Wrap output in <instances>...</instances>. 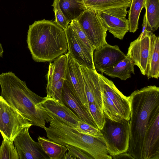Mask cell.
Wrapping results in <instances>:
<instances>
[{
  "instance_id": "6da1fadb",
  "label": "cell",
  "mask_w": 159,
  "mask_h": 159,
  "mask_svg": "<svg viewBox=\"0 0 159 159\" xmlns=\"http://www.w3.org/2000/svg\"><path fill=\"white\" fill-rule=\"evenodd\" d=\"M129 96L131 114L128 151L134 159H143L147 133L159 113V88L155 85L147 86L135 90Z\"/></svg>"
},
{
  "instance_id": "7a4b0ae2",
  "label": "cell",
  "mask_w": 159,
  "mask_h": 159,
  "mask_svg": "<svg viewBox=\"0 0 159 159\" xmlns=\"http://www.w3.org/2000/svg\"><path fill=\"white\" fill-rule=\"evenodd\" d=\"M1 96L11 106L30 122L32 125L43 128L52 117L41 107L45 97L34 93L12 71L0 74Z\"/></svg>"
},
{
  "instance_id": "3957f363",
  "label": "cell",
  "mask_w": 159,
  "mask_h": 159,
  "mask_svg": "<svg viewBox=\"0 0 159 159\" xmlns=\"http://www.w3.org/2000/svg\"><path fill=\"white\" fill-rule=\"evenodd\" d=\"M27 43L33 59L39 62H51L68 49L65 30L54 21H35L29 25Z\"/></svg>"
},
{
  "instance_id": "277c9868",
  "label": "cell",
  "mask_w": 159,
  "mask_h": 159,
  "mask_svg": "<svg viewBox=\"0 0 159 159\" xmlns=\"http://www.w3.org/2000/svg\"><path fill=\"white\" fill-rule=\"evenodd\" d=\"M49 126L44 129L48 139L65 146L71 145L85 152L94 159H111L104 141L81 133L75 129L60 121L50 115Z\"/></svg>"
},
{
  "instance_id": "5b68a950",
  "label": "cell",
  "mask_w": 159,
  "mask_h": 159,
  "mask_svg": "<svg viewBox=\"0 0 159 159\" xmlns=\"http://www.w3.org/2000/svg\"><path fill=\"white\" fill-rule=\"evenodd\" d=\"M105 121L100 130L107 152L113 156L128 150L129 138V122L122 119L116 121L105 117Z\"/></svg>"
},
{
  "instance_id": "8992f818",
  "label": "cell",
  "mask_w": 159,
  "mask_h": 159,
  "mask_svg": "<svg viewBox=\"0 0 159 159\" xmlns=\"http://www.w3.org/2000/svg\"><path fill=\"white\" fill-rule=\"evenodd\" d=\"M32 125L29 120L0 96V132L3 139L14 142L24 128Z\"/></svg>"
},
{
  "instance_id": "52a82bcc",
  "label": "cell",
  "mask_w": 159,
  "mask_h": 159,
  "mask_svg": "<svg viewBox=\"0 0 159 159\" xmlns=\"http://www.w3.org/2000/svg\"><path fill=\"white\" fill-rule=\"evenodd\" d=\"M94 50L107 43V30L95 11L86 9L76 19Z\"/></svg>"
},
{
  "instance_id": "ba28073f",
  "label": "cell",
  "mask_w": 159,
  "mask_h": 159,
  "mask_svg": "<svg viewBox=\"0 0 159 159\" xmlns=\"http://www.w3.org/2000/svg\"><path fill=\"white\" fill-rule=\"evenodd\" d=\"M66 54L67 61L65 80L67 81L74 95L81 104L91 115L85 93L84 81L80 65L69 53L68 52Z\"/></svg>"
},
{
  "instance_id": "9c48e42d",
  "label": "cell",
  "mask_w": 159,
  "mask_h": 159,
  "mask_svg": "<svg viewBox=\"0 0 159 159\" xmlns=\"http://www.w3.org/2000/svg\"><path fill=\"white\" fill-rule=\"evenodd\" d=\"M102 91L116 106L122 118L129 120L131 114L129 96L126 97L120 92L114 83L104 76L102 73H98Z\"/></svg>"
},
{
  "instance_id": "30bf717a",
  "label": "cell",
  "mask_w": 159,
  "mask_h": 159,
  "mask_svg": "<svg viewBox=\"0 0 159 159\" xmlns=\"http://www.w3.org/2000/svg\"><path fill=\"white\" fill-rule=\"evenodd\" d=\"M65 31L68 52L80 65L95 70L93 59V52L82 42L70 25Z\"/></svg>"
},
{
  "instance_id": "8fae6325",
  "label": "cell",
  "mask_w": 159,
  "mask_h": 159,
  "mask_svg": "<svg viewBox=\"0 0 159 159\" xmlns=\"http://www.w3.org/2000/svg\"><path fill=\"white\" fill-rule=\"evenodd\" d=\"M24 128L14 140L20 159H48L38 142L34 141L30 136L29 129Z\"/></svg>"
},
{
  "instance_id": "7c38bea8",
  "label": "cell",
  "mask_w": 159,
  "mask_h": 159,
  "mask_svg": "<svg viewBox=\"0 0 159 159\" xmlns=\"http://www.w3.org/2000/svg\"><path fill=\"white\" fill-rule=\"evenodd\" d=\"M151 33L148 31L145 35L139 36L137 39L131 42L126 55L134 66H138L142 74L144 75L146 72Z\"/></svg>"
},
{
  "instance_id": "4fadbf2b",
  "label": "cell",
  "mask_w": 159,
  "mask_h": 159,
  "mask_svg": "<svg viewBox=\"0 0 159 159\" xmlns=\"http://www.w3.org/2000/svg\"><path fill=\"white\" fill-rule=\"evenodd\" d=\"M126 57L118 45H111L107 43L93 52V59L95 70L101 72Z\"/></svg>"
},
{
  "instance_id": "5bb4252c",
  "label": "cell",
  "mask_w": 159,
  "mask_h": 159,
  "mask_svg": "<svg viewBox=\"0 0 159 159\" xmlns=\"http://www.w3.org/2000/svg\"><path fill=\"white\" fill-rule=\"evenodd\" d=\"M80 67L88 104L94 103L102 109V90L98 72L84 66L80 65Z\"/></svg>"
},
{
  "instance_id": "9a60e30c",
  "label": "cell",
  "mask_w": 159,
  "mask_h": 159,
  "mask_svg": "<svg viewBox=\"0 0 159 159\" xmlns=\"http://www.w3.org/2000/svg\"><path fill=\"white\" fill-rule=\"evenodd\" d=\"M40 104L49 114L75 129L81 121L76 114L65 104L61 105L52 99L45 98Z\"/></svg>"
},
{
  "instance_id": "2e32d148",
  "label": "cell",
  "mask_w": 159,
  "mask_h": 159,
  "mask_svg": "<svg viewBox=\"0 0 159 159\" xmlns=\"http://www.w3.org/2000/svg\"><path fill=\"white\" fill-rule=\"evenodd\" d=\"M104 27L115 38L122 40L129 31V22L126 16L95 11Z\"/></svg>"
},
{
  "instance_id": "e0dca14e",
  "label": "cell",
  "mask_w": 159,
  "mask_h": 159,
  "mask_svg": "<svg viewBox=\"0 0 159 159\" xmlns=\"http://www.w3.org/2000/svg\"><path fill=\"white\" fill-rule=\"evenodd\" d=\"M86 9L126 16L131 0H84Z\"/></svg>"
},
{
  "instance_id": "ac0fdd59",
  "label": "cell",
  "mask_w": 159,
  "mask_h": 159,
  "mask_svg": "<svg viewBox=\"0 0 159 159\" xmlns=\"http://www.w3.org/2000/svg\"><path fill=\"white\" fill-rule=\"evenodd\" d=\"M62 100L73 111L81 121L98 128L91 115L82 106L75 97L67 81L65 79L62 92Z\"/></svg>"
},
{
  "instance_id": "d6986e66",
  "label": "cell",
  "mask_w": 159,
  "mask_h": 159,
  "mask_svg": "<svg viewBox=\"0 0 159 159\" xmlns=\"http://www.w3.org/2000/svg\"><path fill=\"white\" fill-rule=\"evenodd\" d=\"M146 75L148 79L159 76V38L153 33L150 35V46Z\"/></svg>"
},
{
  "instance_id": "ffe728a7",
  "label": "cell",
  "mask_w": 159,
  "mask_h": 159,
  "mask_svg": "<svg viewBox=\"0 0 159 159\" xmlns=\"http://www.w3.org/2000/svg\"><path fill=\"white\" fill-rule=\"evenodd\" d=\"M67 61V56L65 54L56 58L53 62L50 63L47 74V90L61 79H65Z\"/></svg>"
},
{
  "instance_id": "44dd1931",
  "label": "cell",
  "mask_w": 159,
  "mask_h": 159,
  "mask_svg": "<svg viewBox=\"0 0 159 159\" xmlns=\"http://www.w3.org/2000/svg\"><path fill=\"white\" fill-rule=\"evenodd\" d=\"M134 65L128 57H126L112 66L102 71L112 78H118L125 80L131 77V74H135Z\"/></svg>"
},
{
  "instance_id": "7402d4cb",
  "label": "cell",
  "mask_w": 159,
  "mask_h": 159,
  "mask_svg": "<svg viewBox=\"0 0 159 159\" xmlns=\"http://www.w3.org/2000/svg\"><path fill=\"white\" fill-rule=\"evenodd\" d=\"M59 5L69 22L76 20L86 9L84 0H59Z\"/></svg>"
},
{
  "instance_id": "603a6c76",
  "label": "cell",
  "mask_w": 159,
  "mask_h": 159,
  "mask_svg": "<svg viewBox=\"0 0 159 159\" xmlns=\"http://www.w3.org/2000/svg\"><path fill=\"white\" fill-rule=\"evenodd\" d=\"M147 30L153 33L159 26V0H145Z\"/></svg>"
},
{
  "instance_id": "cb8c5ba5",
  "label": "cell",
  "mask_w": 159,
  "mask_h": 159,
  "mask_svg": "<svg viewBox=\"0 0 159 159\" xmlns=\"http://www.w3.org/2000/svg\"><path fill=\"white\" fill-rule=\"evenodd\" d=\"M38 140L42 150L50 159H61L67 150L65 146L44 137L39 136Z\"/></svg>"
},
{
  "instance_id": "d4e9b609",
  "label": "cell",
  "mask_w": 159,
  "mask_h": 159,
  "mask_svg": "<svg viewBox=\"0 0 159 159\" xmlns=\"http://www.w3.org/2000/svg\"><path fill=\"white\" fill-rule=\"evenodd\" d=\"M145 0H131L128 11L129 31L134 33L138 29L139 20L142 9L145 7Z\"/></svg>"
},
{
  "instance_id": "484cf974",
  "label": "cell",
  "mask_w": 159,
  "mask_h": 159,
  "mask_svg": "<svg viewBox=\"0 0 159 159\" xmlns=\"http://www.w3.org/2000/svg\"><path fill=\"white\" fill-rule=\"evenodd\" d=\"M0 159H20L13 142L3 139L0 146Z\"/></svg>"
},
{
  "instance_id": "4316f807",
  "label": "cell",
  "mask_w": 159,
  "mask_h": 159,
  "mask_svg": "<svg viewBox=\"0 0 159 159\" xmlns=\"http://www.w3.org/2000/svg\"><path fill=\"white\" fill-rule=\"evenodd\" d=\"M75 129L81 133L98 138L104 141L103 135L99 129L85 122L79 121Z\"/></svg>"
},
{
  "instance_id": "83f0119b",
  "label": "cell",
  "mask_w": 159,
  "mask_h": 159,
  "mask_svg": "<svg viewBox=\"0 0 159 159\" xmlns=\"http://www.w3.org/2000/svg\"><path fill=\"white\" fill-rule=\"evenodd\" d=\"M89 105L90 114L94 122L98 128L102 129L105 121L102 110L94 103H89Z\"/></svg>"
},
{
  "instance_id": "f1b7e54d",
  "label": "cell",
  "mask_w": 159,
  "mask_h": 159,
  "mask_svg": "<svg viewBox=\"0 0 159 159\" xmlns=\"http://www.w3.org/2000/svg\"><path fill=\"white\" fill-rule=\"evenodd\" d=\"M59 0H54L52 6L53 7L55 14L54 22L65 30L69 25V22L61 11L59 5Z\"/></svg>"
},
{
  "instance_id": "f546056e",
  "label": "cell",
  "mask_w": 159,
  "mask_h": 159,
  "mask_svg": "<svg viewBox=\"0 0 159 159\" xmlns=\"http://www.w3.org/2000/svg\"><path fill=\"white\" fill-rule=\"evenodd\" d=\"M70 22V25L80 40L89 50L93 52L94 49L93 46L78 21L76 20H73Z\"/></svg>"
},
{
  "instance_id": "4dcf8cb0",
  "label": "cell",
  "mask_w": 159,
  "mask_h": 159,
  "mask_svg": "<svg viewBox=\"0 0 159 159\" xmlns=\"http://www.w3.org/2000/svg\"><path fill=\"white\" fill-rule=\"evenodd\" d=\"M65 146L74 159H94L90 155L77 147L69 145H66Z\"/></svg>"
},
{
  "instance_id": "1f68e13d",
  "label": "cell",
  "mask_w": 159,
  "mask_h": 159,
  "mask_svg": "<svg viewBox=\"0 0 159 159\" xmlns=\"http://www.w3.org/2000/svg\"><path fill=\"white\" fill-rule=\"evenodd\" d=\"M113 158L114 159H133L134 158L128 152H126L121 153L118 154L113 156Z\"/></svg>"
},
{
  "instance_id": "d6a6232c",
  "label": "cell",
  "mask_w": 159,
  "mask_h": 159,
  "mask_svg": "<svg viewBox=\"0 0 159 159\" xmlns=\"http://www.w3.org/2000/svg\"><path fill=\"white\" fill-rule=\"evenodd\" d=\"M62 159H74L69 152H66L64 154Z\"/></svg>"
},
{
  "instance_id": "836d02e7",
  "label": "cell",
  "mask_w": 159,
  "mask_h": 159,
  "mask_svg": "<svg viewBox=\"0 0 159 159\" xmlns=\"http://www.w3.org/2000/svg\"><path fill=\"white\" fill-rule=\"evenodd\" d=\"M3 52V49L1 44L0 43V57H2Z\"/></svg>"
}]
</instances>
